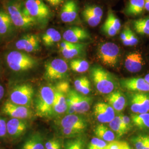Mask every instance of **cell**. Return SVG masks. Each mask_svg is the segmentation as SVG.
Here are the masks:
<instances>
[{
	"instance_id": "obj_22",
	"label": "cell",
	"mask_w": 149,
	"mask_h": 149,
	"mask_svg": "<svg viewBox=\"0 0 149 149\" xmlns=\"http://www.w3.org/2000/svg\"><path fill=\"white\" fill-rule=\"evenodd\" d=\"M144 10V0H129L124 12L128 16H136L141 15Z\"/></svg>"
},
{
	"instance_id": "obj_4",
	"label": "cell",
	"mask_w": 149,
	"mask_h": 149,
	"mask_svg": "<svg viewBox=\"0 0 149 149\" xmlns=\"http://www.w3.org/2000/svg\"><path fill=\"white\" fill-rule=\"evenodd\" d=\"M8 68L14 72H23L32 69L37 65L35 59L28 54L17 50L11 51L6 56Z\"/></svg>"
},
{
	"instance_id": "obj_16",
	"label": "cell",
	"mask_w": 149,
	"mask_h": 149,
	"mask_svg": "<svg viewBox=\"0 0 149 149\" xmlns=\"http://www.w3.org/2000/svg\"><path fill=\"white\" fill-rule=\"evenodd\" d=\"M63 128H70L83 132L87 127L85 120L79 116L74 114H69L64 117L61 121Z\"/></svg>"
},
{
	"instance_id": "obj_43",
	"label": "cell",
	"mask_w": 149,
	"mask_h": 149,
	"mask_svg": "<svg viewBox=\"0 0 149 149\" xmlns=\"http://www.w3.org/2000/svg\"><path fill=\"white\" fill-rule=\"evenodd\" d=\"M121 120L123 124V127L126 133H127L131 127V122L130 118L125 116H120Z\"/></svg>"
},
{
	"instance_id": "obj_15",
	"label": "cell",
	"mask_w": 149,
	"mask_h": 149,
	"mask_svg": "<svg viewBox=\"0 0 149 149\" xmlns=\"http://www.w3.org/2000/svg\"><path fill=\"white\" fill-rule=\"evenodd\" d=\"M123 88L130 91L146 92H149V84L143 78H131L120 81Z\"/></svg>"
},
{
	"instance_id": "obj_44",
	"label": "cell",
	"mask_w": 149,
	"mask_h": 149,
	"mask_svg": "<svg viewBox=\"0 0 149 149\" xmlns=\"http://www.w3.org/2000/svg\"><path fill=\"white\" fill-rule=\"evenodd\" d=\"M139 96L144 107L149 111V95L144 93H138Z\"/></svg>"
},
{
	"instance_id": "obj_20",
	"label": "cell",
	"mask_w": 149,
	"mask_h": 149,
	"mask_svg": "<svg viewBox=\"0 0 149 149\" xmlns=\"http://www.w3.org/2000/svg\"><path fill=\"white\" fill-rule=\"evenodd\" d=\"M67 109L68 104L66 95L60 91L55 90L54 102V113L57 114H62L66 112Z\"/></svg>"
},
{
	"instance_id": "obj_26",
	"label": "cell",
	"mask_w": 149,
	"mask_h": 149,
	"mask_svg": "<svg viewBox=\"0 0 149 149\" xmlns=\"http://www.w3.org/2000/svg\"><path fill=\"white\" fill-rule=\"evenodd\" d=\"M95 133L97 138L108 142L114 141L116 138L115 134L112 130H110L103 124H100L96 127Z\"/></svg>"
},
{
	"instance_id": "obj_57",
	"label": "cell",
	"mask_w": 149,
	"mask_h": 149,
	"mask_svg": "<svg viewBox=\"0 0 149 149\" xmlns=\"http://www.w3.org/2000/svg\"><path fill=\"white\" fill-rule=\"evenodd\" d=\"M0 149H1V148H0Z\"/></svg>"
},
{
	"instance_id": "obj_49",
	"label": "cell",
	"mask_w": 149,
	"mask_h": 149,
	"mask_svg": "<svg viewBox=\"0 0 149 149\" xmlns=\"http://www.w3.org/2000/svg\"><path fill=\"white\" fill-rule=\"evenodd\" d=\"M133 24H138L149 28V18H140L134 22Z\"/></svg>"
},
{
	"instance_id": "obj_36",
	"label": "cell",
	"mask_w": 149,
	"mask_h": 149,
	"mask_svg": "<svg viewBox=\"0 0 149 149\" xmlns=\"http://www.w3.org/2000/svg\"><path fill=\"white\" fill-rule=\"evenodd\" d=\"M149 140V136H139L133 140L134 145L136 149H144Z\"/></svg>"
},
{
	"instance_id": "obj_18",
	"label": "cell",
	"mask_w": 149,
	"mask_h": 149,
	"mask_svg": "<svg viewBox=\"0 0 149 149\" xmlns=\"http://www.w3.org/2000/svg\"><path fill=\"white\" fill-rule=\"evenodd\" d=\"M124 65L129 72L132 73L138 72L141 70L144 65L142 55L139 52L129 54L125 59Z\"/></svg>"
},
{
	"instance_id": "obj_13",
	"label": "cell",
	"mask_w": 149,
	"mask_h": 149,
	"mask_svg": "<svg viewBox=\"0 0 149 149\" xmlns=\"http://www.w3.org/2000/svg\"><path fill=\"white\" fill-rule=\"evenodd\" d=\"M63 38L64 40L72 43H81L88 39L91 36L89 33L85 29L79 27L68 28L64 32Z\"/></svg>"
},
{
	"instance_id": "obj_52",
	"label": "cell",
	"mask_w": 149,
	"mask_h": 149,
	"mask_svg": "<svg viewBox=\"0 0 149 149\" xmlns=\"http://www.w3.org/2000/svg\"><path fill=\"white\" fill-rule=\"evenodd\" d=\"M5 95V89L3 86L0 84V101L3 98Z\"/></svg>"
},
{
	"instance_id": "obj_53",
	"label": "cell",
	"mask_w": 149,
	"mask_h": 149,
	"mask_svg": "<svg viewBox=\"0 0 149 149\" xmlns=\"http://www.w3.org/2000/svg\"><path fill=\"white\" fill-rule=\"evenodd\" d=\"M145 10L149 12V1L145 2Z\"/></svg>"
},
{
	"instance_id": "obj_48",
	"label": "cell",
	"mask_w": 149,
	"mask_h": 149,
	"mask_svg": "<svg viewBox=\"0 0 149 149\" xmlns=\"http://www.w3.org/2000/svg\"><path fill=\"white\" fill-rule=\"evenodd\" d=\"M129 46H134L136 45L139 42L138 38L135 36L133 32H132L130 29H129Z\"/></svg>"
},
{
	"instance_id": "obj_28",
	"label": "cell",
	"mask_w": 149,
	"mask_h": 149,
	"mask_svg": "<svg viewBox=\"0 0 149 149\" xmlns=\"http://www.w3.org/2000/svg\"><path fill=\"white\" fill-rule=\"evenodd\" d=\"M134 125L140 129H149V113L133 114L131 116Z\"/></svg>"
},
{
	"instance_id": "obj_9",
	"label": "cell",
	"mask_w": 149,
	"mask_h": 149,
	"mask_svg": "<svg viewBox=\"0 0 149 149\" xmlns=\"http://www.w3.org/2000/svg\"><path fill=\"white\" fill-rule=\"evenodd\" d=\"M23 8L36 21H46L51 16V11L43 0H26Z\"/></svg>"
},
{
	"instance_id": "obj_39",
	"label": "cell",
	"mask_w": 149,
	"mask_h": 149,
	"mask_svg": "<svg viewBox=\"0 0 149 149\" xmlns=\"http://www.w3.org/2000/svg\"><path fill=\"white\" fill-rule=\"evenodd\" d=\"M61 145L57 139H52L49 140L45 144V149H61Z\"/></svg>"
},
{
	"instance_id": "obj_3",
	"label": "cell",
	"mask_w": 149,
	"mask_h": 149,
	"mask_svg": "<svg viewBox=\"0 0 149 149\" xmlns=\"http://www.w3.org/2000/svg\"><path fill=\"white\" fill-rule=\"evenodd\" d=\"M6 10L11 17L13 25L20 28H27L36 24L37 21L25 12L23 6L17 1L10 0L6 3Z\"/></svg>"
},
{
	"instance_id": "obj_14",
	"label": "cell",
	"mask_w": 149,
	"mask_h": 149,
	"mask_svg": "<svg viewBox=\"0 0 149 149\" xmlns=\"http://www.w3.org/2000/svg\"><path fill=\"white\" fill-rule=\"evenodd\" d=\"M78 5L74 0H66L62 7L60 18L64 23L74 21L78 15Z\"/></svg>"
},
{
	"instance_id": "obj_2",
	"label": "cell",
	"mask_w": 149,
	"mask_h": 149,
	"mask_svg": "<svg viewBox=\"0 0 149 149\" xmlns=\"http://www.w3.org/2000/svg\"><path fill=\"white\" fill-rule=\"evenodd\" d=\"M91 76L98 92L108 95L115 90L116 82L112 74L100 66L91 69Z\"/></svg>"
},
{
	"instance_id": "obj_6",
	"label": "cell",
	"mask_w": 149,
	"mask_h": 149,
	"mask_svg": "<svg viewBox=\"0 0 149 149\" xmlns=\"http://www.w3.org/2000/svg\"><path fill=\"white\" fill-rule=\"evenodd\" d=\"M34 90L31 85L22 84L15 86L10 93V101L18 105L31 106Z\"/></svg>"
},
{
	"instance_id": "obj_8",
	"label": "cell",
	"mask_w": 149,
	"mask_h": 149,
	"mask_svg": "<svg viewBox=\"0 0 149 149\" xmlns=\"http://www.w3.org/2000/svg\"><path fill=\"white\" fill-rule=\"evenodd\" d=\"M68 65L62 59L55 58L45 64L44 77L49 81L63 80L68 76Z\"/></svg>"
},
{
	"instance_id": "obj_7",
	"label": "cell",
	"mask_w": 149,
	"mask_h": 149,
	"mask_svg": "<svg viewBox=\"0 0 149 149\" xmlns=\"http://www.w3.org/2000/svg\"><path fill=\"white\" fill-rule=\"evenodd\" d=\"M97 56L104 65L115 67L120 57V49L115 43L106 42L99 45L97 49Z\"/></svg>"
},
{
	"instance_id": "obj_29",
	"label": "cell",
	"mask_w": 149,
	"mask_h": 149,
	"mask_svg": "<svg viewBox=\"0 0 149 149\" xmlns=\"http://www.w3.org/2000/svg\"><path fill=\"white\" fill-rule=\"evenodd\" d=\"M70 69L77 73H84L87 71L90 67L88 62L82 59H74L70 63Z\"/></svg>"
},
{
	"instance_id": "obj_24",
	"label": "cell",
	"mask_w": 149,
	"mask_h": 149,
	"mask_svg": "<svg viewBox=\"0 0 149 149\" xmlns=\"http://www.w3.org/2000/svg\"><path fill=\"white\" fill-rule=\"evenodd\" d=\"M22 149H45L42 136L38 133L33 134L23 144Z\"/></svg>"
},
{
	"instance_id": "obj_1",
	"label": "cell",
	"mask_w": 149,
	"mask_h": 149,
	"mask_svg": "<svg viewBox=\"0 0 149 149\" xmlns=\"http://www.w3.org/2000/svg\"><path fill=\"white\" fill-rule=\"evenodd\" d=\"M55 88L53 86H44L38 91L35 100L36 113L38 117H50L54 113Z\"/></svg>"
},
{
	"instance_id": "obj_34",
	"label": "cell",
	"mask_w": 149,
	"mask_h": 149,
	"mask_svg": "<svg viewBox=\"0 0 149 149\" xmlns=\"http://www.w3.org/2000/svg\"><path fill=\"white\" fill-rule=\"evenodd\" d=\"M107 20L109 22L114 29L119 32L121 28V23L111 10H109L106 18Z\"/></svg>"
},
{
	"instance_id": "obj_47",
	"label": "cell",
	"mask_w": 149,
	"mask_h": 149,
	"mask_svg": "<svg viewBox=\"0 0 149 149\" xmlns=\"http://www.w3.org/2000/svg\"><path fill=\"white\" fill-rule=\"evenodd\" d=\"M129 28H127L125 29H124L122 33L120 34V38L123 44L125 46H129Z\"/></svg>"
},
{
	"instance_id": "obj_27",
	"label": "cell",
	"mask_w": 149,
	"mask_h": 149,
	"mask_svg": "<svg viewBox=\"0 0 149 149\" xmlns=\"http://www.w3.org/2000/svg\"><path fill=\"white\" fill-rule=\"evenodd\" d=\"M75 90L84 95L90 93L91 82L86 76H81L76 79L74 82Z\"/></svg>"
},
{
	"instance_id": "obj_17",
	"label": "cell",
	"mask_w": 149,
	"mask_h": 149,
	"mask_svg": "<svg viewBox=\"0 0 149 149\" xmlns=\"http://www.w3.org/2000/svg\"><path fill=\"white\" fill-rule=\"evenodd\" d=\"M27 128V124L23 119L11 118L7 122V132L13 138L21 136L26 132Z\"/></svg>"
},
{
	"instance_id": "obj_30",
	"label": "cell",
	"mask_w": 149,
	"mask_h": 149,
	"mask_svg": "<svg viewBox=\"0 0 149 149\" xmlns=\"http://www.w3.org/2000/svg\"><path fill=\"white\" fill-rule=\"evenodd\" d=\"M130 104L131 110L135 114H141L148 112L147 109L144 107L141 101L138 93L133 95Z\"/></svg>"
},
{
	"instance_id": "obj_35",
	"label": "cell",
	"mask_w": 149,
	"mask_h": 149,
	"mask_svg": "<svg viewBox=\"0 0 149 149\" xmlns=\"http://www.w3.org/2000/svg\"><path fill=\"white\" fill-rule=\"evenodd\" d=\"M108 143L106 141L98 138H93L91 140L88 149H104Z\"/></svg>"
},
{
	"instance_id": "obj_45",
	"label": "cell",
	"mask_w": 149,
	"mask_h": 149,
	"mask_svg": "<svg viewBox=\"0 0 149 149\" xmlns=\"http://www.w3.org/2000/svg\"><path fill=\"white\" fill-rule=\"evenodd\" d=\"M82 132H81L80 130L73 129H70V128H63L62 129V133L64 135L70 136H74L75 135H77L82 133Z\"/></svg>"
},
{
	"instance_id": "obj_21",
	"label": "cell",
	"mask_w": 149,
	"mask_h": 149,
	"mask_svg": "<svg viewBox=\"0 0 149 149\" xmlns=\"http://www.w3.org/2000/svg\"><path fill=\"white\" fill-rule=\"evenodd\" d=\"M13 23L7 11L0 8V35L5 36L12 31Z\"/></svg>"
},
{
	"instance_id": "obj_33",
	"label": "cell",
	"mask_w": 149,
	"mask_h": 149,
	"mask_svg": "<svg viewBox=\"0 0 149 149\" xmlns=\"http://www.w3.org/2000/svg\"><path fill=\"white\" fill-rule=\"evenodd\" d=\"M65 149H84V141L80 138L69 140L66 143Z\"/></svg>"
},
{
	"instance_id": "obj_12",
	"label": "cell",
	"mask_w": 149,
	"mask_h": 149,
	"mask_svg": "<svg viewBox=\"0 0 149 149\" xmlns=\"http://www.w3.org/2000/svg\"><path fill=\"white\" fill-rule=\"evenodd\" d=\"M94 114L99 122L108 123L115 117V110L108 103L99 102L94 107Z\"/></svg>"
},
{
	"instance_id": "obj_31",
	"label": "cell",
	"mask_w": 149,
	"mask_h": 149,
	"mask_svg": "<svg viewBox=\"0 0 149 149\" xmlns=\"http://www.w3.org/2000/svg\"><path fill=\"white\" fill-rule=\"evenodd\" d=\"M109 123V128H111L113 132H114L116 133L118 137H121L124 134L126 133L120 116H115L114 119Z\"/></svg>"
},
{
	"instance_id": "obj_5",
	"label": "cell",
	"mask_w": 149,
	"mask_h": 149,
	"mask_svg": "<svg viewBox=\"0 0 149 149\" xmlns=\"http://www.w3.org/2000/svg\"><path fill=\"white\" fill-rule=\"evenodd\" d=\"M68 114L85 113L90 108L91 98L84 95L77 91L70 90L66 95Z\"/></svg>"
},
{
	"instance_id": "obj_10",
	"label": "cell",
	"mask_w": 149,
	"mask_h": 149,
	"mask_svg": "<svg viewBox=\"0 0 149 149\" xmlns=\"http://www.w3.org/2000/svg\"><path fill=\"white\" fill-rule=\"evenodd\" d=\"M1 109L3 114L12 118L26 119L32 117V111L29 107L16 104L10 100L4 103Z\"/></svg>"
},
{
	"instance_id": "obj_38",
	"label": "cell",
	"mask_w": 149,
	"mask_h": 149,
	"mask_svg": "<svg viewBox=\"0 0 149 149\" xmlns=\"http://www.w3.org/2000/svg\"><path fill=\"white\" fill-rule=\"evenodd\" d=\"M102 31L110 37H113L117 35V31H116L114 28L113 27L112 24L109 23L108 20H106L102 26Z\"/></svg>"
},
{
	"instance_id": "obj_11",
	"label": "cell",
	"mask_w": 149,
	"mask_h": 149,
	"mask_svg": "<svg viewBox=\"0 0 149 149\" xmlns=\"http://www.w3.org/2000/svg\"><path fill=\"white\" fill-rule=\"evenodd\" d=\"M40 39L38 36L34 34H28L17 40L15 47L18 50L31 53L37 52L40 50Z\"/></svg>"
},
{
	"instance_id": "obj_25",
	"label": "cell",
	"mask_w": 149,
	"mask_h": 149,
	"mask_svg": "<svg viewBox=\"0 0 149 149\" xmlns=\"http://www.w3.org/2000/svg\"><path fill=\"white\" fill-rule=\"evenodd\" d=\"M86 45L83 43H74L70 48L60 50L65 58L71 59L74 58L82 53L85 48Z\"/></svg>"
},
{
	"instance_id": "obj_46",
	"label": "cell",
	"mask_w": 149,
	"mask_h": 149,
	"mask_svg": "<svg viewBox=\"0 0 149 149\" xmlns=\"http://www.w3.org/2000/svg\"><path fill=\"white\" fill-rule=\"evenodd\" d=\"M133 24L134 29L138 33L142 35H149V28L136 24Z\"/></svg>"
},
{
	"instance_id": "obj_56",
	"label": "cell",
	"mask_w": 149,
	"mask_h": 149,
	"mask_svg": "<svg viewBox=\"0 0 149 149\" xmlns=\"http://www.w3.org/2000/svg\"><path fill=\"white\" fill-rule=\"evenodd\" d=\"M124 149H131L130 148H129V146H128V144L126 143L125 144V147H124Z\"/></svg>"
},
{
	"instance_id": "obj_23",
	"label": "cell",
	"mask_w": 149,
	"mask_h": 149,
	"mask_svg": "<svg viewBox=\"0 0 149 149\" xmlns=\"http://www.w3.org/2000/svg\"><path fill=\"white\" fill-rule=\"evenodd\" d=\"M61 35L53 28L47 29L42 36V41L45 46L52 47L55 43L59 42L61 39Z\"/></svg>"
},
{
	"instance_id": "obj_42",
	"label": "cell",
	"mask_w": 149,
	"mask_h": 149,
	"mask_svg": "<svg viewBox=\"0 0 149 149\" xmlns=\"http://www.w3.org/2000/svg\"><path fill=\"white\" fill-rule=\"evenodd\" d=\"M7 134V122L5 119L0 116V138L5 137Z\"/></svg>"
},
{
	"instance_id": "obj_55",
	"label": "cell",
	"mask_w": 149,
	"mask_h": 149,
	"mask_svg": "<svg viewBox=\"0 0 149 149\" xmlns=\"http://www.w3.org/2000/svg\"><path fill=\"white\" fill-rule=\"evenodd\" d=\"M144 149H149V140L148 141V142L147 144L146 145V146H145V147Z\"/></svg>"
},
{
	"instance_id": "obj_54",
	"label": "cell",
	"mask_w": 149,
	"mask_h": 149,
	"mask_svg": "<svg viewBox=\"0 0 149 149\" xmlns=\"http://www.w3.org/2000/svg\"><path fill=\"white\" fill-rule=\"evenodd\" d=\"M145 80L149 84V74H146L144 78Z\"/></svg>"
},
{
	"instance_id": "obj_37",
	"label": "cell",
	"mask_w": 149,
	"mask_h": 149,
	"mask_svg": "<svg viewBox=\"0 0 149 149\" xmlns=\"http://www.w3.org/2000/svg\"><path fill=\"white\" fill-rule=\"evenodd\" d=\"M84 10L93 14L98 17L102 18L103 15V11L101 7L99 6L95 5H87L84 8Z\"/></svg>"
},
{
	"instance_id": "obj_40",
	"label": "cell",
	"mask_w": 149,
	"mask_h": 149,
	"mask_svg": "<svg viewBox=\"0 0 149 149\" xmlns=\"http://www.w3.org/2000/svg\"><path fill=\"white\" fill-rule=\"evenodd\" d=\"M126 143L120 142L118 141H113L109 142V144L106 146L104 149H124Z\"/></svg>"
},
{
	"instance_id": "obj_50",
	"label": "cell",
	"mask_w": 149,
	"mask_h": 149,
	"mask_svg": "<svg viewBox=\"0 0 149 149\" xmlns=\"http://www.w3.org/2000/svg\"><path fill=\"white\" fill-rule=\"evenodd\" d=\"M73 44H74V43H70V42H69L68 41L64 40V41H63L61 43H60V51L70 48Z\"/></svg>"
},
{
	"instance_id": "obj_51",
	"label": "cell",
	"mask_w": 149,
	"mask_h": 149,
	"mask_svg": "<svg viewBox=\"0 0 149 149\" xmlns=\"http://www.w3.org/2000/svg\"><path fill=\"white\" fill-rule=\"evenodd\" d=\"M48 2L50 5L53 6H56L59 5L61 3L63 0H44Z\"/></svg>"
},
{
	"instance_id": "obj_19",
	"label": "cell",
	"mask_w": 149,
	"mask_h": 149,
	"mask_svg": "<svg viewBox=\"0 0 149 149\" xmlns=\"http://www.w3.org/2000/svg\"><path fill=\"white\" fill-rule=\"evenodd\" d=\"M108 104L117 112H120L126 106V99L125 96L120 91L112 92L107 97Z\"/></svg>"
},
{
	"instance_id": "obj_41",
	"label": "cell",
	"mask_w": 149,
	"mask_h": 149,
	"mask_svg": "<svg viewBox=\"0 0 149 149\" xmlns=\"http://www.w3.org/2000/svg\"><path fill=\"white\" fill-rule=\"evenodd\" d=\"M55 90L60 91L65 94L67 95L70 91L69 84L66 81H63L59 82L55 87Z\"/></svg>"
},
{
	"instance_id": "obj_32",
	"label": "cell",
	"mask_w": 149,
	"mask_h": 149,
	"mask_svg": "<svg viewBox=\"0 0 149 149\" xmlns=\"http://www.w3.org/2000/svg\"><path fill=\"white\" fill-rule=\"evenodd\" d=\"M82 15L84 21L90 27H95L97 26L101 21L102 18L94 15L92 13L83 10L82 12Z\"/></svg>"
}]
</instances>
